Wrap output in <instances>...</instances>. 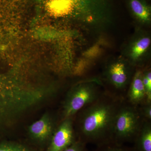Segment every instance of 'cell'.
I'll return each instance as SVG.
<instances>
[{
  "label": "cell",
  "mask_w": 151,
  "mask_h": 151,
  "mask_svg": "<svg viewBox=\"0 0 151 151\" xmlns=\"http://www.w3.org/2000/svg\"><path fill=\"white\" fill-rule=\"evenodd\" d=\"M139 111L143 119L146 121H151V102H147L142 104Z\"/></svg>",
  "instance_id": "14"
},
{
  "label": "cell",
  "mask_w": 151,
  "mask_h": 151,
  "mask_svg": "<svg viewBox=\"0 0 151 151\" xmlns=\"http://www.w3.org/2000/svg\"><path fill=\"white\" fill-rule=\"evenodd\" d=\"M121 104L101 96L84 108L80 121L81 140L97 146L112 142L114 119Z\"/></svg>",
  "instance_id": "1"
},
{
  "label": "cell",
  "mask_w": 151,
  "mask_h": 151,
  "mask_svg": "<svg viewBox=\"0 0 151 151\" xmlns=\"http://www.w3.org/2000/svg\"><path fill=\"white\" fill-rule=\"evenodd\" d=\"M100 96L99 91L92 84H81L76 86L68 94L65 100L63 110L64 119L71 118Z\"/></svg>",
  "instance_id": "3"
},
{
  "label": "cell",
  "mask_w": 151,
  "mask_h": 151,
  "mask_svg": "<svg viewBox=\"0 0 151 151\" xmlns=\"http://www.w3.org/2000/svg\"><path fill=\"white\" fill-rule=\"evenodd\" d=\"M129 6L133 14L142 21H150V7L142 0H129Z\"/></svg>",
  "instance_id": "9"
},
{
  "label": "cell",
  "mask_w": 151,
  "mask_h": 151,
  "mask_svg": "<svg viewBox=\"0 0 151 151\" xmlns=\"http://www.w3.org/2000/svg\"><path fill=\"white\" fill-rule=\"evenodd\" d=\"M134 142L135 151H151V121L144 120Z\"/></svg>",
  "instance_id": "8"
},
{
  "label": "cell",
  "mask_w": 151,
  "mask_h": 151,
  "mask_svg": "<svg viewBox=\"0 0 151 151\" xmlns=\"http://www.w3.org/2000/svg\"><path fill=\"white\" fill-rule=\"evenodd\" d=\"M143 85L145 87L147 100L148 102H151V73L147 72L144 76L142 75Z\"/></svg>",
  "instance_id": "12"
},
{
  "label": "cell",
  "mask_w": 151,
  "mask_h": 151,
  "mask_svg": "<svg viewBox=\"0 0 151 151\" xmlns=\"http://www.w3.org/2000/svg\"><path fill=\"white\" fill-rule=\"evenodd\" d=\"M29 130L32 137L35 139L43 142L51 137L52 124L48 116L44 115L40 119L32 124Z\"/></svg>",
  "instance_id": "6"
},
{
  "label": "cell",
  "mask_w": 151,
  "mask_h": 151,
  "mask_svg": "<svg viewBox=\"0 0 151 151\" xmlns=\"http://www.w3.org/2000/svg\"><path fill=\"white\" fill-rule=\"evenodd\" d=\"M76 141L70 118L64 119L54 134L47 151H62Z\"/></svg>",
  "instance_id": "4"
},
{
  "label": "cell",
  "mask_w": 151,
  "mask_h": 151,
  "mask_svg": "<svg viewBox=\"0 0 151 151\" xmlns=\"http://www.w3.org/2000/svg\"><path fill=\"white\" fill-rule=\"evenodd\" d=\"M0 151H31L23 146L17 144H0Z\"/></svg>",
  "instance_id": "13"
},
{
  "label": "cell",
  "mask_w": 151,
  "mask_h": 151,
  "mask_svg": "<svg viewBox=\"0 0 151 151\" xmlns=\"http://www.w3.org/2000/svg\"><path fill=\"white\" fill-rule=\"evenodd\" d=\"M144 121L135 105H120L113 122L112 142L123 145L134 142Z\"/></svg>",
  "instance_id": "2"
},
{
  "label": "cell",
  "mask_w": 151,
  "mask_h": 151,
  "mask_svg": "<svg viewBox=\"0 0 151 151\" xmlns=\"http://www.w3.org/2000/svg\"><path fill=\"white\" fill-rule=\"evenodd\" d=\"M86 145V143L78 139L62 151H87Z\"/></svg>",
  "instance_id": "15"
},
{
  "label": "cell",
  "mask_w": 151,
  "mask_h": 151,
  "mask_svg": "<svg viewBox=\"0 0 151 151\" xmlns=\"http://www.w3.org/2000/svg\"><path fill=\"white\" fill-rule=\"evenodd\" d=\"M128 97L131 104L135 106L148 102L142 80V73L140 71L135 73L128 92Z\"/></svg>",
  "instance_id": "5"
},
{
  "label": "cell",
  "mask_w": 151,
  "mask_h": 151,
  "mask_svg": "<svg viewBox=\"0 0 151 151\" xmlns=\"http://www.w3.org/2000/svg\"><path fill=\"white\" fill-rule=\"evenodd\" d=\"M108 75L113 86L117 89H122L126 86L128 76L126 65L119 62L112 64L108 70Z\"/></svg>",
  "instance_id": "7"
},
{
  "label": "cell",
  "mask_w": 151,
  "mask_h": 151,
  "mask_svg": "<svg viewBox=\"0 0 151 151\" xmlns=\"http://www.w3.org/2000/svg\"><path fill=\"white\" fill-rule=\"evenodd\" d=\"M94 151H135L134 148H129L113 142L108 143L98 146V148Z\"/></svg>",
  "instance_id": "11"
},
{
  "label": "cell",
  "mask_w": 151,
  "mask_h": 151,
  "mask_svg": "<svg viewBox=\"0 0 151 151\" xmlns=\"http://www.w3.org/2000/svg\"><path fill=\"white\" fill-rule=\"evenodd\" d=\"M150 42V39L148 37L142 38L138 41L132 49V58L134 60L139 58L148 48Z\"/></svg>",
  "instance_id": "10"
}]
</instances>
